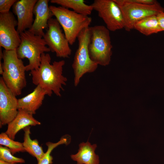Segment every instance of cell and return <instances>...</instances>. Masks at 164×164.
I'll use <instances>...</instances> for the list:
<instances>
[{"label":"cell","mask_w":164,"mask_h":164,"mask_svg":"<svg viewBox=\"0 0 164 164\" xmlns=\"http://www.w3.org/2000/svg\"><path fill=\"white\" fill-rule=\"evenodd\" d=\"M51 58L49 53H43L40 65L36 70L30 71L32 83L39 85L51 97L53 92L56 96H61V91H64L63 86L66 85L67 79L63 75L64 60L54 61L50 64Z\"/></svg>","instance_id":"obj_1"},{"label":"cell","mask_w":164,"mask_h":164,"mask_svg":"<svg viewBox=\"0 0 164 164\" xmlns=\"http://www.w3.org/2000/svg\"><path fill=\"white\" fill-rule=\"evenodd\" d=\"M2 78L7 87L16 96L26 86V66L18 58L16 49L3 51Z\"/></svg>","instance_id":"obj_2"},{"label":"cell","mask_w":164,"mask_h":164,"mask_svg":"<svg viewBox=\"0 0 164 164\" xmlns=\"http://www.w3.org/2000/svg\"><path fill=\"white\" fill-rule=\"evenodd\" d=\"M49 8L62 27L65 36L70 45L75 42L80 32L89 27L92 18L89 16L78 14L61 6L50 5Z\"/></svg>","instance_id":"obj_3"},{"label":"cell","mask_w":164,"mask_h":164,"mask_svg":"<svg viewBox=\"0 0 164 164\" xmlns=\"http://www.w3.org/2000/svg\"><path fill=\"white\" fill-rule=\"evenodd\" d=\"M20 42L16 49L18 58H26L29 64L26 66V71L37 69L41 61L42 54L50 51L43 37L36 35L28 30L20 34Z\"/></svg>","instance_id":"obj_4"},{"label":"cell","mask_w":164,"mask_h":164,"mask_svg":"<svg viewBox=\"0 0 164 164\" xmlns=\"http://www.w3.org/2000/svg\"><path fill=\"white\" fill-rule=\"evenodd\" d=\"M89 28L90 36L88 50L90 58L98 65H108L112 53L110 31L103 25Z\"/></svg>","instance_id":"obj_5"},{"label":"cell","mask_w":164,"mask_h":164,"mask_svg":"<svg viewBox=\"0 0 164 164\" xmlns=\"http://www.w3.org/2000/svg\"><path fill=\"white\" fill-rule=\"evenodd\" d=\"M89 27L83 30L78 35V47L72 64L74 74V84L77 86L80 79L86 73H91L97 69L98 65L90 58L88 50L90 38Z\"/></svg>","instance_id":"obj_6"},{"label":"cell","mask_w":164,"mask_h":164,"mask_svg":"<svg viewBox=\"0 0 164 164\" xmlns=\"http://www.w3.org/2000/svg\"><path fill=\"white\" fill-rule=\"evenodd\" d=\"M120 7L125 23V29L129 31L135 23L143 18L157 15L164 12V8L159 2L152 5L140 4L130 0H114Z\"/></svg>","instance_id":"obj_7"},{"label":"cell","mask_w":164,"mask_h":164,"mask_svg":"<svg viewBox=\"0 0 164 164\" xmlns=\"http://www.w3.org/2000/svg\"><path fill=\"white\" fill-rule=\"evenodd\" d=\"M91 5L110 31L125 28V23L122 13L114 0H94Z\"/></svg>","instance_id":"obj_8"},{"label":"cell","mask_w":164,"mask_h":164,"mask_svg":"<svg viewBox=\"0 0 164 164\" xmlns=\"http://www.w3.org/2000/svg\"><path fill=\"white\" fill-rule=\"evenodd\" d=\"M43 38L50 51L55 53L57 57L68 58L71 55L72 50L69 43L56 18L49 20L48 29Z\"/></svg>","instance_id":"obj_9"},{"label":"cell","mask_w":164,"mask_h":164,"mask_svg":"<svg viewBox=\"0 0 164 164\" xmlns=\"http://www.w3.org/2000/svg\"><path fill=\"white\" fill-rule=\"evenodd\" d=\"M17 20L13 14L0 13V47L6 50L16 49L20 42V34L16 29Z\"/></svg>","instance_id":"obj_10"},{"label":"cell","mask_w":164,"mask_h":164,"mask_svg":"<svg viewBox=\"0 0 164 164\" xmlns=\"http://www.w3.org/2000/svg\"><path fill=\"white\" fill-rule=\"evenodd\" d=\"M0 78V126L8 124L16 116L18 99Z\"/></svg>","instance_id":"obj_11"},{"label":"cell","mask_w":164,"mask_h":164,"mask_svg":"<svg viewBox=\"0 0 164 164\" xmlns=\"http://www.w3.org/2000/svg\"><path fill=\"white\" fill-rule=\"evenodd\" d=\"M37 0H17L12 6V11L17 17V30L20 34L30 29L33 24L34 9Z\"/></svg>","instance_id":"obj_12"},{"label":"cell","mask_w":164,"mask_h":164,"mask_svg":"<svg viewBox=\"0 0 164 164\" xmlns=\"http://www.w3.org/2000/svg\"><path fill=\"white\" fill-rule=\"evenodd\" d=\"M49 0H38L34 9L35 19L28 30L35 35L43 37L44 29L48 28L49 20L54 16L49 8Z\"/></svg>","instance_id":"obj_13"},{"label":"cell","mask_w":164,"mask_h":164,"mask_svg":"<svg viewBox=\"0 0 164 164\" xmlns=\"http://www.w3.org/2000/svg\"><path fill=\"white\" fill-rule=\"evenodd\" d=\"M46 92L39 85L37 86L30 93L18 99V109H22L27 113L34 114L42 105Z\"/></svg>","instance_id":"obj_14"},{"label":"cell","mask_w":164,"mask_h":164,"mask_svg":"<svg viewBox=\"0 0 164 164\" xmlns=\"http://www.w3.org/2000/svg\"><path fill=\"white\" fill-rule=\"evenodd\" d=\"M40 124L41 123L35 119L32 114L22 109H18L17 115L8 124L7 129L5 132L10 138L14 140L17 132L22 129L29 126Z\"/></svg>","instance_id":"obj_15"},{"label":"cell","mask_w":164,"mask_h":164,"mask_svg":"<svg viewBox=\"0 0 164 164\" xmlns=\"http://www.w3.org/2000/svg\"><path fill=\"white\" fill-rule=\"evenodd\" d=\"M79 147L78 152L70 156L72 160L77 162V164H99V156L94 152L96 144L91 145L87 141L80 143Z\"/></svg>","instance_id":"obj_16"},{"label":"cell","mask_w":164,"mask_h":164,"mask_svg":"<svg viewBox=\"0 0 164 164\" xmlns=\"http://www.w3.org/2000/svg\"><path fill=\"white\" fill-rule=\"evenodd\" d=\"M134 29L146 36L162 31L156 15L149 16L139 20L135 23Z\"/></svg>","instance_id":"obj_17"},{"label":"cell","mask_w":164,"mask_h":164,"mask_svg":"<svg viewBox=\"0 0 164 164\" xmlns=\"http://www.w3.org/2000/svg\"><path fill=\"white\" fill-rule=\"evenodd\" d=\"M30 127L29 126L23 129L24 134L23 145L25 152L35 157L38 161L44 155L42 147L39 143L38 141L35 139L32 140L30 137Z\"/></svg>","instance_id":"obj_18"},{"label":"cell","mask_w":164,"mask_h":164,"mask_svg":"<svg viewBox=\"0 0 164 164\" xmlns=\"http://www.w3.org/2000/svg\"><path fill=\"white\" fill-rule=\"evenodd\" d=\"M50 1L61 6L71 9L74 12L85 15H90L93 10L92 6L86 4L84 0H51Z\"/></svg>","instance_id":"obj_19"},{"label":"cell","mask_w":164,"mask_h":164,"mask_svg":"<svg viewBox=\"0 0 164 164\" xmlns=\"http://www.w3.org/2000/svg\"><path fill=\"white\" fill-rule=\"evenodd\" d=\"M0 144L8 148L13 155L17 152H25L22 143L14 141L5 132H2L0 134Z\"/></svg>","instance_id":"obj_20"},{"label":"cell","mask_w":164,"mask_h":164,"mask_svg":"<svg viewBox=\"0 0 164 164\" xmlns=\"http://www.w3.org/2000/svg\"><path fill=\"white\" fill-rule=\"evenodd\" d=\"M69 140L66 137H62L60 140L56 143L48 142L46 143L47 149L43 156L38 161V164H52L53 157L51 155L53 150L59 145L65 144L68 145L69 143Z\"/></svg>","instance_id":"obj_21"},{"label":"cell","mask_w":164,"mask_h":164,"mask_svg":"<svg viewBox=\"0 0 164 164\" xmlns=\"http://www.w3.org/2000/svg\"><path fill=\"white\" fill-rule=\"evenodd\" d=\"M13 155L8 148L0 145V160L12 163H23L25 162V160L23 159L15 157Z\"/></svg>","instance_id":"obj_22"},{"label":"cell","mask_w":164,"mask_h":164,"mask_svg":"<svg viewBox=\"0 0 164 164\" xmlns=\"http://www.w3.org/2000/svg\"><path fill=\"white\" fill-rule=\"evenodd\" d=\"M17 1L16 0H0V13H6L9 12L11 8Z\"/></svg>","instance_id":"obj_23"},{"label":"cell","mask_w":164,"mask_h":164,"mask_svg":"<svg viewBox=\"0 0 164 164\" xmlns=\"http://www.w3.org/2000/svg\"><path fill=\"white\" fill-rule=\"evenodd\" d=\"M131 2L140 4L152 5L156 4L158 2L155 0H130Z\"/></svg>","instance_id":"obj_24"},{"label":"cell","mask_w":164,"mask_h":164,"mask_svg":"<svg viewBox=\"0 0 164 164\" xmlns=\"http://www.w3.org/2000/svg\"><path fill=\"white\" fill-rule=\"evenodd\" d=\"M156 16L160 28L164 31V12H160Z\"/></svg>","instance_id":"obj_25"},{"label":"cell","mask_w":164,"mask_h":164,"mask_svg":"<svg viewBox=\"0 0 164 164\" xmlns=\"http://www.w3.org/2000/svg\"><path fill=\"white\" fill-rule=\"evenodd\" d=\"M0 164H17V163H12L8 162L0 159Z\"/></svg>","instance_id":"obj_26"}]
</instances>
